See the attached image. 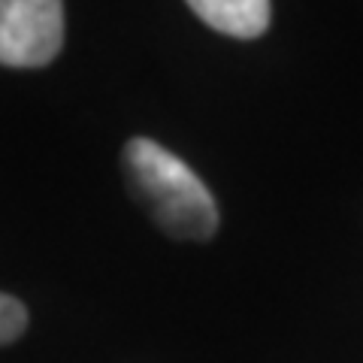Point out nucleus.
I'll list each match as a JSON object with an SVG mask.
<instances>
[{"label":"nucleus","instance_id":"obj_1","mask_svg":"<svg viewBox=\"0 0 363 363\" xmlns=\"http://www.w3.org/2000/svg\"><path fill=\"white\" fill-rule=\"evenodd\" d=\"M121 169L130 197L155 227L179 242H206L218 233V203L179 155L149 136L124 143Z\"/></svg>","mask_w":363,"mask_h":363},{"label":"nucleus","instance_id":"obj_2","mask_svg":"<svg viewBox=\"0 0 363 363\" xmlns=\"http://www.w3.org/2000/svg\"><path fill=\"white\" fill-rule=\"evenodd\" d=\"M64 49V4L0 0V64L16 70L49 67Z\"/></svg>","mask_w":363,"mask_h":363},{"label":"nucleus","instance_id":"obj_3","mask_svg":"<svg viewBox=\"0 0 363 363\" xmlns=\"http://www.w3.org/2000/svg\"><path fill=\"white\" fill-rule=\"evenodd\" d=\"M188 9L203 25L233 40H257L272 18L267 0H191Z\"/></svg>","mask_w":363,"mask_h":363},{"label":"nucleus","instance_id":"obj_4","mask_svg":"<svg viewBox=\"0 0 363 363\" xmlns=\"http://www.w3.org/2000/svg\"><path fill=\"white\" fill-rule=\"evenodd\" d=\"M28 330V309L25 303L9 297V294H0V345H9L21 339Z\"/></svg>","mask_w":363,"mask_h":363}]
</instances>
